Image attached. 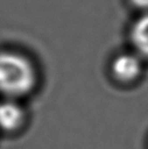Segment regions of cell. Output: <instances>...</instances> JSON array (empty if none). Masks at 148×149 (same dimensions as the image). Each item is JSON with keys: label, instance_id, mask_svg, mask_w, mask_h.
Returning <instances> with one entry per match:
<instances>
[{"label": "cell", "instance_id": "obj_1", "mask_svg": "<svg viewBox=\"0 0 148 149\" xmlns=\"http://www.w3.org/2000/svg\"><path fill=\"white\" fill-rule=\"evenodd\" d=\"M36 84V71L23 56L10 51L0 52V91L8 96H23Z\"/></svg>", "mask_w": 148, "mask_h": 149}, {"label": "cell", "instance_id": "obj_2", "mask_svg": "<svg viewBox=\"0 0 148 149\" xmlns=\"http://www.w3.org/2000/svg\"><path fill=\"white\" fill-rule=\"evenodd\" d=\"M143 70L140 58L132 54H120L112 63V72L117 79L121 82H132L140 77Z\"/></svg>", "mask_w": 148, "mask_h": 149}, {"label": "cell", "instance_id": "obj_3", "mask_svg": "<svg viewBox=\"0 0 148 149\" xmlns=\"http://www.w3.org/2000/svg\"><path fill=\"white\" fill-rule=\"evenodd\" d=\"M24 121V112L20 106L13 102L0 104V127L6 131L17 130Z\"/></svg>", "mask_w": 148, "mask_h": 149}, {"label": "cell", "instance_id": "obj_4", "mask_svg": "<svg viewBox=\"0 0 148 149\" xmlns=\"http://www.w3.org/2000/svg\"><path fill=\"white\" fill-rule=\"evenodd\" d=\"M131 40L136 51L148 58V13L137 19L131 29Z\"/></svg>", "mask_w": 148, "mask_h": 149}, {"label": "cell", "instance_id": "obj_5", "mask_svg": "<svg viewBox=\"0 0 148 149\" xmlns=\"http://www.w3.org/2000/svg\"><path fill=\"white\" fill-rule=\"evenodd\" d=\"M131 1L137 8L148 10V0H131Z\"/></svg>", "mask_w": 148, "mask_h": 149}]
</instances>
